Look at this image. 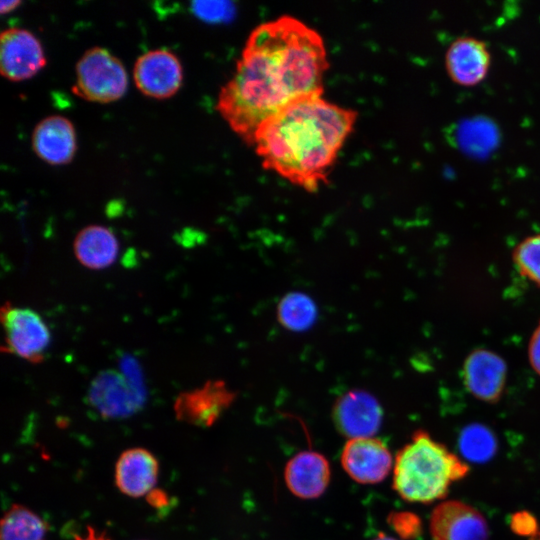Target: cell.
<instances>
[{
  "label": "cell",
  "mask_w": 540,
  "mask_h": 540,
  "mask_svg": "<svg viewBox=\"0 0 540 540\" xmlns=\"http://www.w3.org/2000/svg\"><path fill=\"white\" fill-rule=\"evenodd\" d=\"M321 35L292 16L258 25L249 35L216 109L252 146L258 127L302 98L322 95L328 69Z\"/></svg>",
  "instance_id": "1"
},
{
  "label": "cell",
  "mask_w": 540,
  "mask_h": 540,
  "mask_svg": "<svg viewBox=\"0 0 540 540\" xmlns=\"http://www.w3.org/2000/svg\"><path fill=\"white\" fill-rule=\"evenodd\" d=\"M357 113L325 100L302 98L265 120L252 146L265 169L316 192L327 178L356 123Z\"/></svg>",
  "instance_id": "2"
},
{
  "label": "cell",
  "mask_w": 540,
  "mask_h": 540,
  "mask_svg": "<svg viewBox=\"0 0 540 540\" xmlns=\"http://www.w3.org/2000/svg\"><path fill=\"white\" fill-rule=\"evenodd\" d=\"M469 466L426 431H416L396 455L393 487L406 501L431 503L444 498Z\"/></svg>",
  "instance_id": "3"
},
{
  "label": "cell",
  "mask_w": 540,
  "mask_h": 540,
  "mask_svg": "<svg viewBox=\"0 0 540 540\" xmlns=\"http://www.w3.org/2000/svg\"><path fill=\"white\" fill-rule=\"evenodd\" d=\"M128 77L123 63L102 47L84 52L76 64L72 92L91 102L109 103L126 92Z\"/></svg>",
  "instance_id": "4"
},
{
  "label": "cell",
  "mask_w": 540,
  "mask_h": 540,
  "mask_svg": "<svg viewBox=\"0 0 540 540\" xmlns=\"http://www.w3.org/2000/svg\"><path fill=\"white\" fill-rule=\"evenodd\" d=\"M1 323L9 352L34 364L43 361L51 334L36 311L6 303L1 308Z\"/></svg>",
  "instance_id": "5"
},
{
  "label": "cell",
  "mask_w": 540,
  "mask_h": 540,
  "mask_svg": "<svg viewBox=\"0 0 540 540\" xmlns=\"http://www.w3.org/2000/svg\"><path fill=\"white\" fill-rule=\"evenodd\" d=\"M46 65L39 39L29 30L11 27L0 36V72L11 81L27 80Z\"/></svg>",
  "instance_id": "6"
},
{
  "label": "cell",
  "mask_w": 540,
  "mask_h": 540,
  "mask_svg": "<svg viewBox=\"0 0 540 540\" xmlns=\"http://www.w3.org/2000/svg\"><path fill=\"white\" fill-rule=\"evenodd\" d=\"M137 88L146 96L166 99L180 88L183 70L178 57L167 49L150 50L138 57L133 68Z\"/></svg>",
  "instance_id": "7"
},
{
  "label": "cell",
  "mask_w": 540,
  "mask_h": 540,
  "mask_svg": "<svg viewBox=\"0 0 540 540\" xmlns=\"http://www.w3.org/2000/svg\"><path fill=\"white\" fill-rule=\"evenodd\" d=\"M507 371V364L498 353L478 348L471 351L463 362V383L474 398L496 403L504 392Z\"/></svg>",
  "instance_id": "8"
},
{
  "label": "cell",
  "mask_w": 540,
  "mask_h": 540,
  "mask_svg": "<svg viewBox=\"0 0 540 540\" xmlns=\"http://www.w3.org/2000/svg\"><path fill=\"white\" fill-rule=\"evenodd\" d=\"M236 394L222 380H210L202 387L178 395L174 403L179 421L210 427L235 400Z\"/></svg>",
  "instance_id": "9"
},
{
  "label": "cell",
  "mask_w": 540,
  "mask_h": 540,
  "mask_svg": "<svg viewBox=\"0 0 540 540\" xmlns=\"http://www.w3.org/2000/svg\"><path fill=\"white\" fill-rule=\"evenodd\" d=\"M433 540H488L485 517L473 506L458 500L438 504L430 517Z\"/></svg>",
  "instance_id": "10"
},
{
  "label": "cell",
  "mask_w": 540,
  "mask_h": 540,
  "mask_svg": "<svg viewBox=\"0 0 540 540\" xmlns=\"http://www.w3.org/2000/svg\"><path fill=\"white\" fill-rule=\"evenodd\" d=\"M333 420L343 435L354 438L372 437L383 418L378 400L364 390H351L340 396L333 407Z\"/></svg>",
  "instance_id": "11"
},
{
  "label": "cell",
  "mask_w": 540,
  "mask_h": 540,
  "mask_svg": "<svg viewBox=\"0 0 540 540\" xmlns=\"http://www.w3.org/2000/svg\"><path fill=\"white\" fill-rule=\"evenodd\" d=\"M341 464L353 480L374 484L387 477L393 460L388 447L381 440L365 437L346 442L341 454Z\"/></svg>",
  "instance_id": "12"
},
{
  "label": "cell",
  "mask_w": 540,
  "mask_h": 540,
  "mask_svg": "<svg viewBox=\"0 0 540 540\" xmlns=\"http://www.w3.org/2000/svg\"><path fill=\"white\" fill-rule=\"evenodd\" d=\"M444 65L454 83L464 87L475 86L489 72L491 52L485 41L474 36H460L447 47Z\"/></svg>",
  "instance_id": "13"
},
{
  "label": "cell",
  "mask_w": 540,
  "mask_h": 540,
  "mask_svg": "<svg viewBox=\"0 0 540 540\" xmlns=\"http://www.w3.org/2000/svg\"><path fill=\"white\" fill-rule=\"evenodd\" d=\"M158 475L157 458L142 447L124 450L115 464V484L119 491L128 497L147 496L155 489Z\"/></svg>",
  "instance_id": "14"
},
{
  "label": "cell",
  "mask_w": 540,
  "mask_h": 540,
  "mask_svg": "<svg viewBox=\"0 0 540 540\" xmlns=\"http://www.w3.org/2000/svg\"><path fill=\"white\" fill-rule=\"evenodd\" d=\"M35 154L51 165L69 163L76 152V133L69 119L48 116L37 123L32 133Z\"/></svg>",
  "instance_id": "15"
},
{
  "label": "cell",
  "mask_w": 540,
  "mask_h": 540,
  "mask_svg": "<svg viewBox=\"0 0 540 540\" xmlns=\"http://www.w3.org/2000/svg\"><path fill=\"white\" fill-rule=\"evenodd\" d=\"M89 401L103 417L119 418L133 414L142 398L122 375L105 371L92 382Z\"/></svg>",
  "instance_id": "16"
},
{
  "label": "cell",
  "mask_w": 540,
  "mask_h": 540,
  "mask_svg": "<svg viewBox=\"0 0 540 540\" xmlns=\"http://www.w3.org/2000/svg\"><path fill=\"white\" fill-rule=\"evenodd\" d=\"M284 478L288 489L297 497L316 498L325 491L329 483V463L317 452L303 451L288 461Z\"/></svg>",
  "instance_id": "17"
},
{
  "label": "cell",
  "mask_w": 540,
  "mask_h": 540,
  "mask_svg": "<svg viewBox=\"0 0 540 540\" xmlns=\"http://www.w3.org/2000/svg\"><path fill=\"white\" fill-rule=\"evenodd\" d=\"M73 250L80 264L91 270H102L116 261L119 243L107 227L89 225L76 235Z\"/></svg>",
  "instance_id": "18"
},
{
  "label": "cell",
  "mask_w": 540,
  "mask_h": 540,
  "mask_svg": "<svg viewBox=\"0 0 540 540\" xmlns=\"http://www.w3.org/2000/svg\"><path fill=\"white\" fill-rule=\"evenodd\" d=\"M49 525L37 513L21 504H13L0 524V540H45Z\"/></svg>",
  "instance_id": "19"
},
{
  "label": "cell",
  "mask_w": 540,
  "mask_h": 540,
  "mask_svg": "<svg viewBox=\"0 0 540 540\" xmlns=\"http://www.w3.org/2000/svg\"><path fill=\"white\" fill-rule=\"evenodd\" d=\"M318 309L314 300L299 291L284 295L277 305V319L282 327L293 332L310 329L317 320Z\"/></svg>",
  "instance_id": "20"
},
{
  "label": "cell",
  "mask_w": 540,
  "mask_h": 540,
  "mask_svg": "<svg viewBox=\"0 0 540 540\" xmlns=\"http://www.w3.org/2000/svg\"><path fill=\"white\" fill-rule=\"evenodd\" d=\"M459 447L465 458L485 462L496 452V438L483 424H470L460 434Z\"/></svg>",
  "instance_id": "21"
},
{
  "label": "cell",
  "mask_w": 540,
  "mask_h": 540,
  "mask_svg": "<svg viewBox=\"0 0 540 540\" xmlns=\"http://www.w3.org/2000/svg\"><path fill=\"white\" fill-rule=\"evenodd\" d=\"M512 260L523 277L540 287V234L520 241L512 252Z\"/></svg>",
  "instance_id": "22"
},
{
  "label": "cell",
  "mask_w": 540,
  "mask_h": 540,
  "mask_svg": "<svg viewBox=\"0 0 540 540\" xmlns=\"http://www.w3.org/2000/svg\"><path fill=\"white\" fill-rule=\"evenodd\" d=\"M388 523L403 539H415L422 531L420 518L408 511L392 512L388 517Z\"/></svg>",
  "instance_id": "23"
},
{
  "label": "cell",
  "mask_w": 540,
  "mask_h": 540,
  "mask_svg": "<svg viewBox=\"0 0 540 540\" xmlns=\"http://www.w3.org/2000/svg\"><path fill=\"white\" fill-rule=\"evenodd\" d=\"M510 527L514 533L532 540L539 534L538 522L534 515L527 511H519L512 515Z\"/></svg>",
  "instance_id": "24"
},
{
  "label": "cell",
  "mask_w": 540,
  "mask_h": 540,
  "mask_svg": "<svg viewBox=\"0 0 540 540\" xmlns=\"http://www.w3.org/2000/svg\"><path fill=\"white\" fill-rule=\"evenodd\" d=\"M528 361L533 371L540 376V321L529 339Z\"/></svg>",
  "instance_id": "25"
},
{
  "label": "cell",
  "mask_w": 540,
  "mask_h": 540,
  "mask_svg": "<svg viewBox=\"0 0 540 540\" xmlns=\"http://www.w3.org/2000/svg\"><path fill=\"white\" fill-rule=\"evenodd\" d=\"M147 500L151 506L161 508L168 503L167 495L162 490L153 489L148 495Z\"/></svg>",
  "instance_id": "26"
},
{
  "label": "cell",
  "mask_w": 540,
  "mask_h": 540,
  "mask_svg": "<svg viewBox=\"0 0 540 540\" xmlns=\"http://www.w3.org/2000/svg\"><path fill=\"white\" fill-rule=\"evenodd\" d=\"M74 540H111L105 532H100L92 526H87L86 532L82 536H77Z\"/></svg>",
  "instance_id": "27"
},
{
  "label": "cell",
  "mask_w": 540,
  "mask_h": 540,
  "mask_svg": "<svg viewBox=\"0 0 540 540\" xmlns=\"http://www.w3.org/2000/svg\"><path fill=\"white\" fill-rule=\"evenodd\" d=\"M21 4V1H1L0 11L1 14H6L16 9Z\"/></svg>",
  "instance_id": "28"
},
{
  "label": "cell",
  "mask_w": 540,
  "mask_h": 540,
  "mask_svg": "<svg viewBox=\"0 0 540 540\" xmlns=\"http://www.w3.org/2000/svg\"><path fill=\"white\" fill-rule=\"evenodd\" d=\"M373 540H396L395 538L389 537L387 535L381 534Z\"/></svg>",
  "instance_id": "29"
},
{
  "label": "cell",
  "mask_w": 540,
  "mask_h": 540,
  "mask_svg": "<svg viewBox=\"0 0 540 540\" xmlns=\"http://www.w3.org/2000/svg\"><path fill=\"white\" fill-rule=\"evenodd\" d=\"M533 540H540V533Z\"/></svg>",
  "instance_id": "30"
}]
</instances>
